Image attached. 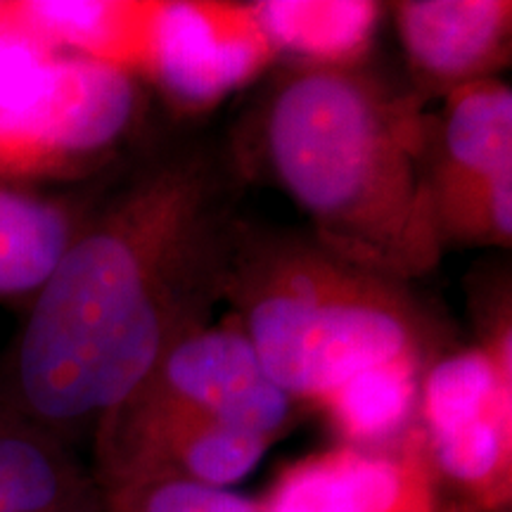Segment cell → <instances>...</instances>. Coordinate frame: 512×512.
<instances>
[{
    "label": "cell",
    "mask_w": 512,
    "mask_h": 512,
    "mask_svg": "<svg viewBox=\"0 0 512 512\" xmlns=\"http://www.w3.org/2000/svg\"><path fill=\"white\" fill-rule=\"evenodd\" d=\"M238 219L207 147L138 166L86 226L0 361V403L48 434L105 418L221 299Z\"/></svg>",
    "instance_id": "cell-1"
},
{
    "label": "cell",
    "mask_w": 512,
    "mask_h": 512,
    "mask_svg": "<svg viewBox=\"0 0 512 512\" xmlns=\"http://www.w3.org/2000/svg\"><path fill=\"white\" fill-rule=\"evenodd\" d=\"M420 98L358 64L297 62L259 119L261 162L309 216L320 245L389 278L430 273L441 245Z\"/></svg>",
    "instance_id": "cell-2"
},
{
    "label": "cell",
    "mask_w": 512,
    "mask_h": 512,
    "mask_svg": "<svg viewBox=\"0 0 512 512\" xmlns=\"http://www.w3.org/2000/svg\"><path fill=\"white\" fill-rule=\"evenodd\" d=\"M221 299L233 304L261 366L292 399L320 403L361 370L437 358V323L406 283L316 238L238 221Z\"/></svg>",
    "instance_id": "cell-3"
},
{
    "label": "cell",
    "mask_w": 512,
    "mask_h": 512,
    "mask_svg": "<svg viewBox=\"0 0 512 512\" xmlns=\"http://www.w3.org/2000/svg\"><path fill=\"white\" fill-rule=\"evenodd\" d=\"M143 117L138 76L0 22V181L48 188L105 169Z\"/></svg>",
    "instance_id": "cell-4"
},
{
    "label": "cell",
    "mask_w": 512,
    "mask_h": 512,
    "mask_svg": "<svg viewBox=\"0 0 512 512\" xmlns=\"http://www.w3.org/2000/svg\"><path fill=\"white\" fill-rule=\"evenodd\" d=\"M252 3H159L147 81L183 112H204L275 62Z\"/></svg>",
    "instance_id": "cell-5"
},
{
    "label": "cell",
    "mask_w": 512,
    "mask_h": 512,
    "mask_svg": "<svg viewBox=\"0 0 512 512\" xmlns=\"http://www.w3.org/2000/svg\"><path fill=\"white\" fill-rule=\"evenodd\" d=\"M138 389L271 441L292 413V396L261 366L238 323L200 325L166 349Z\"/></svg>",
    "instance_id": "cell-6"
},
{
    "label": "cell",
    "mask_w": 512,
    "mask_h": 512,
    "mask_svg": "<svg viewBox=\"0 0 512 512\" xmlns=\"http://www.w3.org/2000/svg\"><path fill=\"white\" fill-rule=\"evenodd\" d=\"M408 67L422 88L491 79L510 60L508 0H408L394 5Z\"/></svg>",
    "instance_id": "cell-7"
},
{
    "label": "cell",
    "mask_w": 512,
    "mask_h": 512,
    "mask_svg": "<svg viewBox=\"0 0 512 512\" xmlns=\"http://www.w3.org/2000/svg\"><path fill=\"white\" fill-rule=\"evenodd\" d=\"M264 512H432V486L415 451L339 448L285 472Z\"/></svg>",
    "instance_id": "cell-8"
},
{
    "label": "cell",
    "mask_w": 512,
    "mask_h": 512,
    "mask_svg": "<svg viewBox=\"0 0 512 512\" xmlns=\"http://www.w3.org/2000/svg\"><path fill=\"white\" fill-rule=\"evenodd\" d=\"M159 0H8V22L62 53L147 76Z\"/></svg>",
    "instance_id": "cell-9"
},
{
    "label": "cell",
    "mask_w": 512,
    "mask_h": 512,
    "mask_svg": "<svg viewBox=\"0 0 512 512\" xmlns=\"http://www.w3.org/2000/svg\"><path fill=\"white\" fill-rule=\"evenodd\" d=\"M93 207L48 188L0 181V302L31 304Z\"/></svg>",
    "instance_id": "cell-10"
},
{
    "label": "cell",
    "mask_w": 512,
    "mask_h": 512,
    "mask_svg": "<svg viewBox=\"0 0 512 512\" xmlns=\"http://www.w3.org/2000/svg\"><path fill=\"white\" fill-rule=\"evenodd\" d=\"M512 174V91L508 83L472 81L448 93L439 147H430V192Z\"/></svg>",
    "instance_id": "cell-11"
},
{
    "label": "cell",
    "mask_w": 512,
    "mask_h": 512,
    "mask_svg": "<svg viewBox=\"0 0 512 512\" xmlns=\"http://www.w3.org/2000/svg\"><path fill=\"white\" fill-rule=\"evenodd\" d=\"M252 10L275 53L302 64L351 67L361 62L380 22V3L368 0H261Z\"/></svg>",
    "instance_id": "cell-12"
},
{
    "label": "cell",
    "mask_w": 512,
    "mask_h": 512,
    "mask_svg": "<svg viewBox=\"0 0 512 512\" xmlns=\"http://www.w3.org/2000/svg\"><path fill=\"white\" fill-rule=\"evenodd\" d=\"M83 484L53 434L0 403V512H76Z\"/></svg>",
    "instance_id": "cell-13"
},
{
    "label": "cell",
    "mask_w": 512,
    "mask_h": 512,
    "mask_svg": "<svg viewBox=\"0 0 512 512\" xmlns=\"http://www.w3.org/2000/svg\"><path fill=\"white\" fill-rule=\"evenodd\" d=\"M427 366L430 363L418 358H396L361 370L325 396L320 406L349 439L382 441L411 418L420 399V375Z\"/></svg>",
    "instance_id": "cell-14"
},
{
    "label": "cell",
    "mask_w": 512,
    "mask_h": 512,
    "mask_svg": "<svg viewBox=\"0 0 512 512\" xmlns=\"http://www.w3.org/2000/svg\"><path fill=\"white\" fill-rule=\"evenodd\" d=\"M432 211L441 245H510L512 174L489 181L432 190Z\"/></svg>",
    "instance_id": "cell-15"
},
{
    "label": "cell",
    "mask_w": 512,
    "mask_h": 512,
    "mask_svg": "<svg viewBox=\"0 0 512 512\" xmlns=\"http://www.w3.org/2000/svg\"><path fill=\"white\" fill-rule=\"evenodd\" d=\"M512 413H494L432 439L441 470L460 484L503 491L510 475Z\"/></svg>",
    "instance_id": "cell-16"
},
{
    "label": "cell",
    "mask_w": 512,
    "mask_h": 512,
    "mask_svg": "<svg viewBox=\"0 0 512 512\" xmlns=\"http://www.w3.org/2000/svg\"><path fill=\"white\" fill-rule=\"evenodd\" d=\"M131 503H140V512H261L247 498L188 479L157 482L145 498H131Z\"/></svg>",
    "instance_id": "cell-17"
},
{
    "label": "cell",
    "mask_w": 512,
    "mask_h": 512,
    "mask_svg": "<svg viewBox=\"0 0 512 512\" xmlns=\"http://www.w3.org/2000/svg\"><path fill=\"white\" fill-rule=\"evenodd\" d=\"M5 17V0H0V22H3Z\"/></svg>",
    "instance_id": "cell-18"
}]
</instances>
